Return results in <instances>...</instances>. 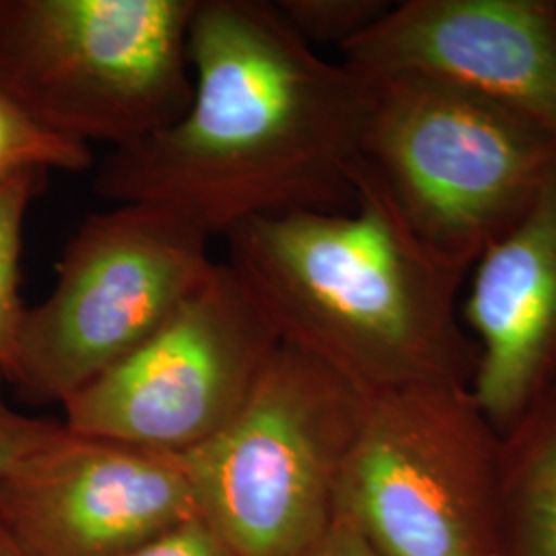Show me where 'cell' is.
<instances>
[{"mask_svg": "<svg viewBox=\"0 0 556 556\" xmlns=\"http://www.w3.org/2000/svg\"><path fill=\"white\" fill-rule=\"evenodd\" d=\"M303 556H379L371 544L358 532L357 526L337 511L326 534Z\"/></svg>", "mask_w": 556, "mask_h": 556, "instance_id": "18", "label": "cell"}, {"mask_svg": "<svg viewBox=\"0 0 556 556\" xmlns=\"http://www.w3.org/2000/svg\"><path fill=\"white\" fill-rule=\"evenodd\" d=\"M4 383L7 379L0 371V478L7 477L23 459L59 438L64 429L62 420L29 417L9 406Z\"/></svg>", "mask_w": 556, "mask_h": 556, "instance_id": "16", "label": "cell"}, {"mask_svg": "<svg viewBox=\"0 0 556 556\" xmlns=\"http://www.w3.org/2000/svg\"><path fill=\"white\" fill-rule=\"evenodd\" d=\"M501 435L464 386L367 397L338 511L379 556H503Z\"/></svg>", "mask_w": 556, "mask_h": 556, "instance_id": "7", "label": "cell"}, {"mask_svg": "<svg viewBox=\"0 0 556 556\" xmlns=\"http://www.w3.org/2000/svg\"><path fill=\"white\" fill-rule=\"evenodd\" d=\"M361 79L358 157L417 238L468 275L551 178L555 135L443 80L408 73Z\"/></svg>", "mask_w": 556, "mask_h": 556, "instance_id": "3", "label": "cell"}, {"mask_svg": "<svg viewBox=\"0 0 556 556\" xmlns=\"http://www.w3.org/2000/svg\"><path fill=\"white\" fill-rule=\"evenodd\" d=\"M199 516L179 454L66 427L0 478V523L34 556H124Z\"/></svg>", "mask_w": 556, "mask_h": 556, "instance_id": "9", "label": "cell"}, {"mask_svg": "<svg viewBox=\"0 0 556 556\" xmlns=\"http://www.w3.org/2000/svg\"><path fill=\"white\" fill-rule=\"evenodd\" d=\"M46 174L27 172L0 186V371L9 379L25 305L20 295V262L25 215L40 194Z\"/></svg>", "mask_w": 556, "mask_h": 556, "instance_id": "13", "label": "cell"}, {"mask_svg": "<svg viewBox=\"0 0 556 556\" xmlns=\"http://www.w3.org/2000/svg\"><path fill=\"white\" fill-rule=\"evenodd\" d=\"M280 17L301 40L342 50L374 27L392 7L388 0H278Z\"/></svg>", "mask_w": 556, "mask_h": 556, "instance_id": "15", "label": "cell"}, {"mask_svg": "<svg viewBox=\"0 0 556 556\" xmlns=\"http://www.w3.org/2000/svg\"><path fill=\"white\" fill-rule=\"evenodd\" d=\"M188 59L190 105L112 149L98 197L167 206L211 238L258 217L355 206L365 80L321 59L264 0H197Z\"/></svg>", "mask_w": 556, "mask_h": 556, "instance_id": "1", "label": "cell"}, {"mask_svg": "<svg viewBox=\"0 0 556 556\" xmlns=\"http://www.w3.org/2000/svg\"><path fill=\"white\" fill-rule=\"evenodd\" d=\"M346 213H287L239 223L229 266L282 342L319 358L365 396L410 386H464L475 338L457 295L466 273L438 258L358 157Z\"/></svg>", "mask_w": 556, "mask_h": 556, "instance_id": "2", "label": "cell"}, {"mask_svg": "<svg viewBox=\"0 0 556 556\" xmlns=\"http://www.w3.org/2000/svg\"><path fill=\"white\" fill-rule=\"evenodd\" d=\"M211 236L176 211L122 202L68 239L48 298L25 307L7 379L25 402H64L128 357L215 270Z\"/></svg>", "mask_w": 556, "mask_h": 556, "instance_id": "6", "label": "cell"}, {"mask_svg": "<svg viewBox=\"0 0 556 556\" xmlns=\"http://www.w3.org/2000/svg\"><path fill=\"white\" fill-rule=\"evenodd\" d=\"M282 338L229 264L137 346L62 402L73 433L163 454L217 438L256 392Z\"/></svg>", "mask_w": 556, "mask_h": 556, "instance_id": "8", "label": "cell"}, {"mask_svg": "<svg viewBox=\"0 0 556 556\" xmlns=\"http://www.w3.org/2000/svg\"><path fill=\"white\" fill-rule=\"evenodd\" d=\"M0 556H34L0 523Z\"/></svg>", "mask_w": 556, "mask_h": 556, "instance_id": "19", "label": "cell"}, {"mask_svg": "<svg viewBox=\"0 0 556 556\" xmlns=\"http://www.w3.org/2000/svg\"><path fill=\"white\" fill-rule=\"evenodd\" d=\"M340 54L358 77L443 80L556 137L555 0H404Z\"/></svg>", "mask_w": 556, "mask_h": 556, "instance_id": "10", "label": "cell"}, {"mask_svg": "<svg viewBox=\"0 0 556 556\" xmlns=\"http://www.w3.org/2000/svg\"><path fill=\"white\" fill-rule=\"evenodd\" d=\"M124 556H238L223 538L202 519L194 517Z\"/></svg>", "mask_w": 556, "mask_h": 556, "instance_id": "17", "label": "cell"}, {"mask_svg": "<svg viewBox=\"0 0 556 556\" xmlns=\"http://www.w3.org/2000/svg\"><path fill=\"white\" fill-rule=\"evenodd\" d=\"M503 556H556V376L501 435Z\"/></svg>", "mask_w": 556, "mask_h": 556, "instance_id": "12", "label": "cell"}, {"mask_svg": "<svg viewBox=\"0 0 556 556\" xmlns=\"http://www.w3.org/2000/svg\"><path fill=\"white\" fill-rule=\"evenodd\" d=\"M367 396L282 342L238 417L179 454L200 517L238 556H303L338 511Z\"/></svg>", "mask_w": 556, "mask_h": 556, "instance_id": "5", "label": "cell"}, {"mask_svg": "<svg viewBox=\"0 0 556 556\" xmlns=\"http://www.w3.org/2000/svg\"><path fill=\"white\" fill-rule=\"evenodd\" d=\"M197 0H0V89L48 132L112 149L192 100Z\"/></svg>", "mask_w": 556, "mask_h": 556, "instance_id": "4", "label": "cell"}, {"mask_svg": "<svg viewBox=\"0 0 556 556\" xmlns=\"http://www.w3.org/2000/svg\"><path fill=\"white\" fill-rule=\"evenodd\" d=\"M91 161L87 144L48 132L0 89V186L27 172L77 174Z\"/></svg>", "mask_w": 556, "mask_h": 556, "instance_id": "14", "label": "cell"}, {"mask_svg": "<svg viewBox=\"0 0 556 556\" xmlns=\"http://www.w3.org/2000/svg\"><path fill=\"white\" fill-rule=\"evenodd\" d=\"M472 270L462 307L478 351L470 390L505 435L556 376V167L523 219Z\"/></svg>", "mask_w": 556, "mask_h": 556, "instance_id": "11", "label": "cell"}]
</instances>
